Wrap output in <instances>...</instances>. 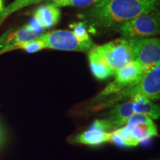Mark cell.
<instances>
[{
  "label": "cell",
  "instance_id": "cell-11",
  "mask_svg": "<svg viewBox=\"0 0 160 160\" xmlns=\"http://www.w3.org/2000/svg\"><path fill=\"white\" fill-rule=\"evenodd\" d=\"M88 60L91 72L97 79H106L115 74L105 59L93 48L88 52Z\"/></svg>",
  "mask_w": 160,
  "mask_h": 160
},
{
  "label": "cell",
  "instance_id": "cell-18",
  "mask_svg": "<svg viewBox=\"0 0 160 160\" xmlns=\"http://www.w3.org/2000/svg\"><path fill=\"white\" fill-rule=\"evenodd\" d=\"M73 34L76 37L78 38L80 41L82 42H90L92 41L90 38L88 33L87 31V28L86 25L82 22H79L78 23H75L73 25Z\"/></svg>",
  "mask_w": 160,
  "mask_h": 160
},
{
  "label": "cell",
  "instance_id": "cell-9",
  "mask_svg": "<svg viewBox=\"0 0 160 160\" xmlns=\"http://www.w3.org/2000/svg\"><path fill=\"white\" fill-rule=\"evenodd\" d=\"M61 15L62 12L59 8L45 3L35 10L33 19L43 30L49 29L59 22Z\"/></svg>",
  "mask_w": 160,
  "mask_h": 160
},
{
  "label": "cell",
  "instance_id": "cell-12",
  "mask_svg": "<svg viewBox=\"0 0 160 160\" xmlns=\"http://www.w3.org/2000/svg\"><path fill=\"white\" fill-rule=\"evenodd\" d=\"M111 132H105L96 128H90L88 130L77 135L73 142L82 145L97 146L111 142Z\"/></svg>",
  "mask_w": 160,
  "mask_h": 160
},
{
  "label": "cell",
  "instance_id": "cell-20",
  "mask_svg": "<svg viewBox=\"0 0 160 160\" xmlns=\"http://www.w3.org/2000/svg\"><path fill=\"white\" fill-rule=\"evenodd\" d=\"M4 9V6H3V1L2 0H0V13L2 11V10Z\"/></svg>",
  "mask_w": 160,
  "mask_h": 160
},
{
  "label": "cell",
  "instance_id": "cell-2",
  "mask_svg": "<svg viewBox=\"0 0 160 160\" xmlns=\"http://www.w3.org/2000/svg\"><path fill=\"white\" fill-rule=\"evenodd\" d=\"M160 68L157 64L151 71L148 72L135 85L128 88L115 94L105 102L100 104L97 109L113 106L119 102L131 100L137 96H143L150 100H157L160 97Z\"/></svg>",
  "mask_w": 160,
  "mask_h": 160
},
{
  "label": "cell",
  "instance_id": "cell-4",
  "mask_svg": "<svg viewBox=\"0 0 160 160\" xmlns=\"http://www.w3.org/2000/svg\"><path fill=\"white\" fill-rule=\"evenodd\" d=\"M37 38L44 44L45 49L88 53L95 46L93 41H80L73 31H69L56 30L42 33Z\"/></svg>",
  "mask_w": 160,
  "mask_h": 160
},
{
  "label": "cell",
  "instance_id": "cell-10",
  "mask_svg": "<svg viewBox=\"0 0 160 160\" xmlns=\"http://www.w3.org/2000/svg\"><path fill=\"white\" fill-rule=\"evenodd\" d=\"M134 114L133 102H128L113 105V108L108 113L105 119L110 123L113 131L123 127L127 123L130 117Z\"/></svg>",
  "mask_w": 160,
  "mask_h": 160
},
{
  "label": "cell",
  "instance_id": "cell-6",
  "mask_svg": "<svg viewBox=\"0 0 160 160\" xmlns=\"http://www.w3.org/2000/svg\"><path fill=\"white\" fill-rule=\"evenodd\" d=\"M145 73L138 62L133 61L115 73V80L107 85L94 99L95 102L103 101L109 96L115 95L137 83Z\"/></svg>",
  "mask_w": 160,
  "mask_h": 160
},
{
  "label": "cell",
  "instance_id": "cell-3",
  "mask_svg": "<svg viewBox=\"0 0 160 160\" xmlns=\"http://www.w3.org/2000/svg\"><path fill=\"white\" fill-rule=\"evenodd\" d=\"M93 48L116 73L137 58V38L122 37L104 45L94 46Z\"/></svg>",
  "mask_w": 160,
  "mask_h": 160
},
{
  "label": "cell",
  "instance_id": "cell-19",
  "mask_svg": "<svg viewBox=\"0 0 160 160\" xmlns=\"http://www.w3.org/2000/svg\"><path fill=\"white\" fill-rule=\"evenodd\" d=\"M5 133H4V130L2 128L1 125H0V148L3 145L4 142H5Z\"/></svg>",
  "mask_w": 160,
  "mask_h": 160
},
{
  "label": "cell",
  "instance_id": "cell-8",
  "mask_svg": "<svg viewBox=\"0 0 160 160\" xmlns=\"http://www.w3.org/2000/svg\"><path fill=\"white\" fill-rule=\"evenodd\" d=\"M42 33V31L33 29L29 24L18 29L10 30L0 37V55L19 49L22 44L31 41Z\"/></svg>",
  "mask_w": 160,
  "mask_h": 160
},
{
  "label": "cell",
  "instance_id": "cell-5",
  "mask_svg": "<svg viewBox=\"0 0 160 160\" xmlns=\"http://www.w3.org/2000/svg\"><path fill=\"white\" fill-rule=\"evenodd\" d=\"M158 9L126 22L118 28L123 37L139 38L158 35L160 32V17Z\"/></svg>",
  "mask_w": 160,
  "mask_h": 160
},
{
  "label": "cell",
  "instance_id": "cell-15",
  "mask_svg": "<svg viewBox=\"0 0 160 160\" xmlns=\"http://www.w3.org/2000/svg\"><path fill=\"white\" fill-rule=\"evenodd\" d=\"M45 1H48V0H15L8 6L4 8L2 11L0 13V25L10 15L15 13L16 11L22 9L24 8L28 7L30 5Z\"/></svg>",
  "mask_w": 160,
  "mask_h": 160
},
{
  "label": "cell",
  "instance_id": "cell-16",
  "mask_svg": "<svg viewBox=\"0 0 160 160\" xmlns=\"http://www.w3.org/2000/svg\"><path fill=\"white\" fill-rule=\"evenodd\" d=\"M101 0H66L60 3L57 8L74 7L78 8H88L99 3Z\"/></svg>",
  "mask_w": 160,
  "mask_h": 160
},
{
  "label": "cell",
  "instance_id": "cell-17",
  "mask_svg": "<svg viewBox=\"0 0 160 160\" xmlns=\"http://www.w3.org/2000/svg\"><path fill=\"white\" fill-rule=\"evenodd\" d=\"M19 49L24 50V51L28 52V53H33L42 51L43 49H45V47L44 44L37 37L34 39L31 40V41L22 44L19 46Z\"/></svg>",
  "mask_w": 160,
  "mask_h": 160
},
{
  "label": "cell",
  "instance_id": "cell-14",
  "mask_svg": "<svg viewBox=\"0 0 160 160\" xmlns=\"http://www.w3.org/2000/svg\"><path fill=\"white\" fill-rule=\"evenodd\" d=\"M129 130L133 139L137 141L138 143L145 142L146 140L151 139L152 137L158 135L157 129L155 124L152 121L148 123L135 124V125H125Z\"/></svg>",
  "mask_w": 160,
  "mask_h": 160
},
{
  "label": "cell",
  "instance_id": "cell-7",
  "mask_svg": "<svg viewBox=\"0 0 160 160\" xmlns=\"http://www.w3.org/2000/svg\"><path fill=\"white\" fill-rule=\"evenodd\" d=\"M137 56L136 61L139 63L144 73L151 71L160 59V40L157 38H137Z\"/></svg>",
  "mask_w": 160,
  "mask_h": 160
},
{
  "label": "cell",
  "instance_id": "cell-13",
  "mask_svg": "<svg viewBox=\"0 0 160 160\" xmlns=\"http://www.w3.org/2000/svg\"><path fill=\"white\" fill-rule=\"evenodd\" d=\"M133 102V111L135 113L144 114L149 117L151 119H158L159 118V106L156 105L148 99L139 95L131 99Z\"/></svg>",
  "mask_w": 160,
  "mask_h": 160
},
{
  "label": "cell",
  "instance_id": "cell-1",
  "mask_svg": "<svg viewBox=\"0 0 160 160\" xmlns=\"http://www.w3.org/2000/svg\"><path fill=\"white\" fill-rule=\"evenodd\" d=\"M160 0H101L78 17L99 31L119 28L126 22L158 9Z\"/></svg>",
  "mask_w": 160,
  "mask_h": 160
}]
</instances>
